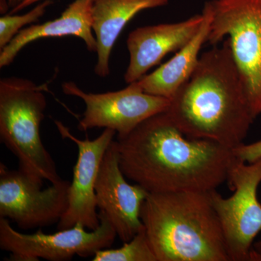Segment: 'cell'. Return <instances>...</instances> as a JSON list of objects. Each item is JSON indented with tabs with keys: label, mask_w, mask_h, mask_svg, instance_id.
<instances>
[{
	"label": "cell",
	"mask_w": 261,
	"mask_h": 261,
	"mask_svg": "<svg viewBox=\"0 0 261 261\" xmlns=\"http://www.w3.org/2000/svg\"><path fill=\"white\" fill-rule=\"evenodd\" d=\"M125 176L151 192H210L227 181L232 149L187 137L166 111L116 140Z\"/></svg>",
	"instance_id": "obj_1"
},
{
	"label": "cell",
	"mask_w": 261,
	"mask_h": 261,
	"mask_svg": "<svg viewBox=\"0 0 261 261\" xmlns=\"http://www.w3.org/2000/svg\"><path fill=\"white\" fill-rule=\"evenodd\" d=\"M166 113L187 137L233 149L243 144L255 117L227 39L200 55L190 78Z\"/></svg>",
	"instance_id": "obj_2"
},
{
	"label": "cell",
	"mask_w": 261,
	"mask_h": 261,
	"mask_svg": "<svg viewBox=\"0 0 261 261\" xmlns=\"http://www.w3.org/2000/svg\"><path fill=\"white\" fill-rule=\"evenodd\" d=\"M140 217L158 261H230L209 192H151Z\"/></svg>",
	"instance_id": "obj_3"
},
{
	"label": "cell",
	"mask_w": 261,
	"mask_h": 261,
	"mask_svg": "<svg viewBox=\"0 0 261 261\" xmlns=\"http://www.w3.org/2000/svg\"><path fill=\"white\" fill-rule=\"evenodd\" d=\"M44 85L18 77L0 80V139L18 160L19 169L55 183L62 178L43 144L40 126L45 116Z\"/></svg>",
	"instance_id": "obj_4"
},
{
	"label": "cell",
	"mask_w": 261,
	"mask_h": 261,
	"mask_svg": "<svg viewBox=\"0 0 261 261\" xmlns=\"http://www.w3.org/2000/svg\"><path fill=\"white\" fill-rule=\"evenodd\" d=\"M207 43L227 39L254 116L261 114V0H211Z\"/></svg>",
	"instance_id": "obj_5"
},
{
	"label": "cell",
	"mask_w": 261,
	"mask_h": 261,
	"mask_svg": "<svg viewBox=\"0 0 261 261\" xmlns=\"http://www.w3.org/2000/svg\"><path fill=\"white\" fill-rule=\"evenodd\" d=\"M227 181L233 194L224 198L216 190L209 192L219 218L230 261H251L252 249L261 231V159L247 163L235 158Z\"/></svg>",
	"instance_id": "obj_6"
},
{
	"label": "cell",
	"mask_w": 261,
	"mask_h": 261,
	"mask_svg": "<svg viewBox=\"0 0 261 261\" xmlns=\"http://www.w3.org/2000/svg\"><path fill=\"white\" fill-rule=\"evenodd\" d=\"M99 227L92 231L78 224L55 233H45L39 228L31 234L17 231L9 220L0 217V248L10 252L9 260L67 261L75 255L94 256L99 250L112 246L117 236L106 215L99 211Z\"/></svg>",
	"instance_id": "obj_7"
},
{
	"label": "cell",
	"mask_w": 261,
	"mask_h": 261,
	"mask_svg": "<svg viewBox=\"0 0 261 261\" xmlns=\"http://www.w3.org/2000/svg\"><path fill=\"white\" fill-rule=\"evenodd\" d=\"M70 182L62 179L43 190V180L0 163V217L20 229L45 227L59 222L68 207Z\"/></svg>",
	"instance_id": "obj_8"
},
{
	"label": "cell",
	"mask_w": 261,
	"mask_h": 261,
	"mask_svg": "<svg viewBox=\"0 0 261 261\" xmlns=\"http://www.w3.org/2000/svg\"><path fill=\"white\" fill-rule=\"evenodd\" d=\"M62 89L66 95L80 98L85 104L79 130L109 128L116 132L117 139L124 138L147 118L166 111L170 104L169 99L145 93L133 83L106 93L84 92L72 82H64Z\"/></svg>",
	"instance_id": "obj_9"
},
{
	"label": "cell",
	"mask_w": 261,
	"mask_h": 261,
	"mask_svg": "<svg viewBox=\"0 0 261 261\" xmlns=\"http://www.w3.org/2000/svg\"><path fill=\"white\" fill-rule=\"evenodd\" d=\"M55 124L62 138L68 139L78 147V159L68 191V207L58 223V229H66L80 224L92 231L100 224L97 212L96 181L103 158L116 132L105 128L95 140H82L75 137L61 121L56 120Z\"/></svg>",
	"instance_id": "obj_10"
},
{
	"label": "cell",
	"mask_w": 261,
	"mask_h": 261,
	"mask_svg": "<svg viewBox=\"0 0 261 261\" xmlns=\"http://www.w3.org/2000/svg\"><path fill=\"white\" fill-rule=\"evenodd\" d=\"M120 167L116 140L109 146L101 163L95 185L97 208L111 221L123 243L130 241L144 228L142 206L149 192L130 185Z\"/></svg>",
	"instance_id": "obj_11"
},
{
	"label": "cell",
	"mask_w": 261,
	"mask_h": 261,
	"mask_svg": "<svg viewBox=\"0 0 261 261\" xmlns=\"http://www.w3.org/2000/svg\"><path fill=\"white\" fill-rule=\"evenodd\" d=\"M203 20L202 13L178 23L146 25L132 31L126 40L129 63L125 82L129 84L140 80L165 56L187 45L199 32Z\"/></svg>",
	"instance_id": "obj_12"
},
{
	"label": "cell",
	"mask_w": 261,
	"mask_h": 261,
	"mask_svg": "<svg viewBox=\"0 0 261 261\" xmlns=\"http://www.w3.org/2000/svg\"><path fill=\"white\" fill-rule=\"evenodd\" d=\"M92 2L93 0H75L59 18L31 25L20 31L0 50V68L11 64L18 53L30 43L45 38H80L89 51L96 53L97 42L92 30Z\"/></svg>",
	"instance_id": "obj_13"
},
{
	"label": "cell",
	"mask_w": 261,
	"mask_h": 261,
	"mask_svg": "<svg viewBox=\"0 0 261 261\" xmlns=\"http://www.w3.org/2000/svg\"><path fill=\"white\" fill-rule=\"evenodd\" d=\"M168 0H93L92 30L97 42L94 73L101 78L110 74V58L117 39L126 24L142 10L160 8Z\"/></svg>",
	"instance_id": "obj_14"
},
{
	"label": "cell",
	"mask_w": 261,
	"mask_h": 261,
	"mask_svg": "<svg viewBox=\"0 0 261 261\" xmlns=\"http://www.w3.org/2000/svg\"><path fill=\"white\" fill-rule=\"evenodd\" d=\"M202 13L203 23L193 39L158 69L134 82L137 88L145 93L171 99L190 78L198 63L201 49L207 43L210 31L211 10L207 2Z\"/></svg>",
	"instance_id": "obj_15"
},
{
	"label": "cell",
	"mask_w": 261,
	"mask_h": 261,
	"mask_svg": "<svg viewBox=\"0 0 261 261\" xmlns=\"http://www.w3.org/2000/svg\"><path fill=\"white\" fill-rule=\"evenodd\" d=\"M93 261H158L145 227L130 241L118 249H103L96 252Z\"/></svg>",
	"instance_id": "obj_16"
},
{
	"label": "cell",
	"mask_w": 261,
	"mask_h": 261,
	"mask_svg": "<svg viewBox=\"0 0 261 261\" xmlns=\"http://www.w3.org/2000/svg\"><path fill=\"white\" fill-rule=\"evenodd\" d=\"M53 0H43L28 13L22 15L8 14L0 18V50L12 40L24 27L36 23L45 14Z\"/></svg>",
	"instance_id": "obj_17"
},
{
	"label": "cell",
	"mask_w": 261,
	"mask_h": 261,
	"mask_svg": "<svg viewBox=\"0 0 261 261\" xmlns=\"http://www.w3.org/2000/svg\"><path fill=\"white\" fill-rule=\"evenodd\" d=\"M234 157L247 163L255 162L261 159V140L245 145L242 144L232 149Z\"/></svg>",
	"instance_id": "obj_18"
},
{
	"label": "cell",
	"mask_w": 261,
	"mask_h": 261,
	"mask_svg": "<svg viewBox=\"0 0 261 261\" xmlns=\"http://www.w3.org/2000/svg\"><path fill=\"white\" fill-rule=\"evenodd\" d=\"M42 1L43 0H23L18 6L10 10V14H15V13H18V12L21 11V10L25 9V8H28L31 5L36 4V3Z\"/></svg>",
	"instance_id": "obj_19"
},
{
	"label": "cell",
	"mask_w": 261,
	"mask_h": 261,
	"mask_svg": "<svg viewBox=\"0 0 261 261\" xmlns=\"http://www.w3.org/2000/svg\"><path fill=\"white\" fill-rule=\"evenodd\" d=\"M23 0H8V5H9L10 8L13 9L15 7L18 6Z\"/></svg>",
	"instance_id": "obj_20"
}]
</instances>
